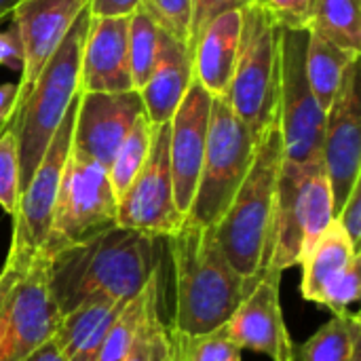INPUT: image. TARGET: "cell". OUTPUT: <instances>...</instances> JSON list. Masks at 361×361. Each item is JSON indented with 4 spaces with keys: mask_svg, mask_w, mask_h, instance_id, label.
<instances>
[{
    "mask_svg": "<svg viewBox=\"0 0 361 361\" xmlns=\"http://www.w3.org/2000/svg\"><path fill=\"white\" fill-rule=\"evenodd\" d=\"M157 237L112 226L49 260V288L59 315L89 300H131L161 271Z\"/></svg>",
    "mask_w": 361,
    "mask_h": 361,
    "instance_id": "6da1fadb",
    "label": "cell"
},
{
    "mask_svg": "<svg viewBox=\"0 0 361 361\" xmlns=\"http://www.w3.org/2000/svg\"><path fill=\"white\" fill-rule=\"evenodd\" d=\"M176 311L171 328L184 336H199L222 328L254 286L237 275L222 254L214 226L184 220L167 237Z\"/></svg>",
    "mask_w": 361,
    "mask_h": 361,
    "instance_id": "7a4b0ae2",
    "label": "cell"
},
{
    "mask_svg": "<svg viewBox=\"0 0 361 361\" xmlns=\"http://www.w3.org/2000/svg\"><path fill=\"white\" fill-rule=\"evenodd\" d=\"M283 142L277 123L258 140L254 161L243 184L214 226L216 241L228 264L250 286H256L267 267L275 226Z\"/></svg>",
    "mask_w": 361,
    "mask_h": 361,
    "instance_id": "3957f363",
    "label": "cell"
},
{
    "mask_svg": "<svg viewBox=\"0 0 361 361\" xmlns=\"http://www.w3.org/2000/svg\"><path fill=\"white\" fill-rule=\"evenodd\" d=\"M91 13L85 8L40 70L34 87L17 106L11 129L17 137L19 188L32 180L49 142L78 95L80 57ZM21 195V192H19Z\"/></svg>",
    "mask_w": 361,
    "mask_h": 361,
    "instance_id": "277c9868",
    "label": "cell"
},
{
    "mask_svg": "<svg viewBox=\"0 0 361 361\" xmlns=\"http://www.w3.org/2000/svg\"><path fill=\"white\" fill-rule=\"evenodd\" d=\"M241 38L226 102L258 140L279 123V40L275 15L254 0L241 8Z\"/></svg>",
    "mask_w": 361,
    "mask_h": 361,
    "instance_id": "5b68a950",
    "label": "cell"
},
{
    "mask_svg": "<svg viewBox=\"0 0 361 361\" xmlns=\"http://www.w3.org/2000/svg\"><path fill=\"white\" fill-rule=\"evenodd\" d=\"M332 220L334 201L324 161L307 165L281 163L275 226L264 269L283 273L300 267Z\"/></svg>",
    "mask_w": 361,
    "mask_h": 361,
    "instance_id": "8992f818",
    "label": "cell"
},
{
    "mask_svg": "<svg viewBox=\"0 0 361 361\" xmlns=\"http://www.w3.org/2000/svg\"><path fill=\"white\" fill-rule=\"evenodd\" d=\"M256 152V140L237 118L226 97H212L207 144L195 201L186 220L216 226L243 184Z\"/></svg>",
    "mask_w": 361,
    "mask_h": 361,
    "instance_id": "52a82bcc",
    "label": "cell"
},
{
    "mask_svg": "<svg viewBox=\"0 0 361 361\" xmlns=\"http://www.w3.org/2000/svg\"><path fill=\"white\" fill-rule=\"evenodd\" d=\"M118 201L99 163L70 152L40 256L51 258L116 226Z\"/></svg>",
    "mask_w": 361,
    "mask_h": 361,
    "instance_id": "ba28073f",
    "label": "cell"
},
{
    "mask_svg": "<svg viewBox=\"0 0 361 361\" xmlns=\"http://www.w3.org/2000/svg\"><path fill=\"white\" fill-rule=\"evenodd\" d=\"M59 322L49 288V260L0 269V361H25L49 343Z\"/></svg>",
    "mask_w": 361,
    "mask_h": 361,
    "instance_id": "9c48e42d",
    "label": "cell"
},
{
    "mask_svg": "<svg viewBox=\"0 0 361 361\" xmlns=\"http://www.w3.org/2000/svg\"><path fill=\"white\" fill-rule=\"evenodd\" d=\"M76 104H78V95L68 108L53 140L49 142L47 152L42 154L32 180L19 195V201L13 214L11 247L2 264L4 269H25L42 252V245L51 226L61 176L66 169V161L70 157Z\"/></svg>",
    "mask_w": 361,
    "mask_h": 361,
    "instance_id": "30bf717a",
    "label": "cell"
},
{
    "mask_svg": "<svg viewBox=\"0 0 361 361\" xmlns=\"http://www.w3.org/2000/svg\"><path fill=\"white\" fill-rule=\"evenodd\" d=\"M307 30L281 27L279 40V129L283 163L322 161L326 110L315 99L305 74Z\"/></svg>",
    "mask_w": 361,
    "mask_h": 361,
    "instance_id": "8fae6325",
    "label": "cell"
},
{
    "mask_svg": "<svg viewBox=\"0 0 361 361\" xmlns=\"http://www.w3.org/2000/svg\"><path fill=\"white\" fill-rule=\"evenodd\" d=\"M186 218L173 201V182L169 167V123L152 127L150 154L118 199L116 224L157 239L173 235Z\"/></svg>",
    "mask_w": 361,
    "mask_h": 361,
    "instance_id": "7c38bea8",
    "label": "cell"
},
{
    "mask_svg": "<svg viewBox=\"0 0 361 361\" xmlns=\"http://www.w3.org/2000/svg\"><path fill=\"white\" fill-rule=\"evenodd\" d=\"M360 61L353 63L326 110L322 161L330 180L334 216L341 212L351 188L361 178V102L357 82Z\"/></svg>",
    "mask_w": 361,
    "mask_h": 361,
    "instance_id": "4fadbf2b",
    "label": "cell"
},
{
    "mask_svg": "<svg viewBox=\"0 0 361 361\" xmlns=\"http://www.w3.org/2000/svg\"><path fill=\"white\" fill-rule=\"evenodd\" d=\"M279 286L281 273L264 269L222 328L241 351L250 349L271 357V361H296V347L281 311Z\"/></svg>",
    "mask_w": 361,
    "mask_h": 361,
    "instance_id": "5bb4252c",
    "label": "cell"
},
{
    "mask_svg": "<svg viewBox=\"0 0 361 361\" xmlns=\"http://www.w3.org/2000/svg\"><path fill=\"white\" fill-rule=\"evenodd\" d=\"M140 116H144L140 91L78 93L70 152L108 169L116 148Z\"/></svg>",
    "mask_w": 361,
    "mask_h": 361,
    "instance_id": "9a60e30c",
    "label": "cell"
},
{
    "mask_svg": "<svg viewBox=\"0 0 361 361\" xmlns=\"http://www.w3.org/2000/svg\"><path fill=\"white\" fill-rule=\"evenodd\" d=\"M209 114L212 95L197 80H192L169 121V167L173 182V201L184 218H188L190 214L199 184L207 144Z\"/></svg>",
    "mask_w": 361,
    "mask_h": 361,
    "instance_id": "2e32d148",
    "label": "cell"
},
{
    "mask_svg": "<svg viewBox=\"0 0 361 361\" xmlns=\"http://www.w3.org/2000/svg\"><path fill=\"white\" fill-rule=\"evenodd\" d=\"M89 0H19L8 13L23 47V70L19 74V102L34 87L40 70L63 40Z\"/></svg>",
    "mask_w": 361,
    "mask_h": 361,
    "instance_id": "e0dca14e",
    "label": "cell"
},
{
    "mask_svg": "<svg viewBox=\"0 0 361 361\" xmlns=\"http://www.w3.org/2000/svg\"><path fill=\"white\" fill-rule=\"evenodd\" d=\"M129 17L89 19L78 93H125L135 91L129 70Z\"/></svg>",
    "mask_w": 361,
    "mask_h": 361,
    "instance_id": "ac0fdd59",
    "label": "cell"
},
{
    "mask_svg": "<svg viewBox=\"0 0 361 361\" xmlns=\"http://www.w3.org/2000/svg\"><path fill=\"white\" fill-rule=\"evenodd\" d=\"M243 15L241 8L218 15L192 47V78L212 95L226 97L237 63Z\"/></svg>",
    "mask_w": 361,
    "mask_h": 361,
    "instance_id": "d6986e66",
    "label": "cell"
},
{
    "mask_svg": "<svg viewBox=\"0 0 361 361\" xmlns=\"http://www.w3.org/2000/svg\"><path fill=\"white\" fill-rule=\"evenodd\" d=\"M192 80V55L188 47L163 32L157 63L140 89L144 114L152 127L171 121Z\"/></svg>",
    "mask_w": 361,
    "mask_h": 361,
    "instance_id": "ffe728a7",
    "label": "cell"
},
{
    "mask_svg": "<svg viewBox=\"0 0 361 361\" xmlns=\"http://www.w3.org/2000/svg\"><path fill=\"white\" fill-rule=\"evenodd\" d=\"M129 300H89L59 315L53 343L66 361H97L102 345Z\"/></svg>",
    "mask_w": 361,
    "mask_h": 361,
    "instance_id": "44dd1931",
    "label": "cell"
},
{
    "mask_svg": "<svg viewBox=\"0 0 361 361\" xmlns=\"http://www.w3.org/2000/svg\"><path fill=\"white\" fill-rule=\"evenodd\" d=\"M360 256L361 252L353 247V243L349 241L343 226L336 220H332L330 226L322 233V237L313 245V250L307 254V258L300 262V267H302V283H300L302 298L317 302L322 292L334 279H338L349 269V264Z\"/></svg>",
    "mask_w": 361,
    "mask_h": 361,
    "instance_id": "7402d4cb",
    "label": "cell"
},
{
    "mask_svg": "<svg viewBox=\"0 0 361 361\" xmlns=\"http://www.w3.org/2000/svg\"><path fill=\"white\" fill-rule=\"evenodd\" d=\"M360 61V55L341 49L326 36L307 27L305 42V74L309 87L324 110L334 102L347 70Z\"/></svg>",
    "mask_w": 361,
    "mask_h": 361,
    "instance_id": "603a6c76",
    "label": "cell"
},
{
    "mask_svg": "<svg viewBox=\"0 0 361 361\" xmlns=\"http://www.w3.org/2000/svg\"><path fill=\"white\" fill-rule=\"evenodd\" d=\"M357 351H361V317L345 311L332 315L330 322L307 338L296 357L302 361H353Z\"/></svg>",
    "mask_w": 361,
    "mask_h": 361,
    "instance_id": "cb8c5ba5",
    "label": "cell"
},
{
    "mask_svg": "<svg viewBox=\"0 0 361 361\" xmlns=\"http://www.w3.org/2000/svg\"><path fill=\"white\" fill-rule=\"evenodd\" d=\"M307 27L361 55V0H313Z\"/></svg>",
    "mask_w": 361,
    "mask_h": 361,
    "instance_id": "d4e9b609",
    "label": "cell"
},
{
    "mask_svg": "<svg viewBox=\"0 0 361 361\" xmlns=\"http://www.w3.org/2000/svg\"><path fill=\"white\" fill-rule=\"evenodd\" d=\"M152 144V125L148 123L146 114L135 121L127 137L116 148L110 165H108V180L116 195V201L125 195L129 184L135 180L140 169L144 167Z\"/></svg>",
    "mask_w": 361,
    "mask_h": 361,
    "instance_id": "484cf974",
    "label": "cell"
},
{
    "mask_svg": "<svg viewBox=\"0 0 361 361\" xmlns=\"http://www.w3.org/2000/svg\"><path fill=\"white\" fill-rule=\"evenodd\" d=\"M161 34L163 30L157 25V21L148 15V11L142 4L129 15L127 49H129V70H131V80H133L135 91H140L146 85L157 63Z\"/></svg>",
    "mask_w": 361,
    "mask_h": 361,
    "instance_id": "4316f807",
    "label": "cell"
},
{
    "mask_svg": "<svg viewBox=\"0 0 361 361\" xmlns=\"http://www.w3.org/2000/svg\"><path fill=\"white\" fill-rule=\"evenodd\" d=\"M159 283L161 273L154 277L150 286V294L146 300L144 315L140 319L137 332L133 336V343L129 347V353L125 361H163L167 347H169V328L161 322L159 315Z\"/></svg>",
    "mask_w": 361,
    "mask_h": 361,
    "instance_id": "83f0119b",
    "label": "cell"
},
{
    "mask_svg": "<svg viewBox=\"0 0 361 361\" xmlns=\"http://www.w3.org/2000/svg\"><path fill=\"white\" fill-rule=\"evenodd\" d=\"M159 273H154L150 277V281L144 286V290L123 307V311L114 319V324H112V328H110V332H108V336H106V341L102 345L97 361H125L127 353H129V347L133 343V336L137 332L140 319L144 315L146 300H148V294H150V286H152V281H154V277Z\"/></svg>",
    "mask_w": 361,
    "mask_h": 361,
    "instance_id": "f1b7e54d",
    "label": "cell"
},
{
    "mask_svg": "<svg viewBox=\"0 0 361 361\" xmlns=\"http://www.w3.org/2000/svg\"><path fill=\"white\" fill-rule=\"evenodd\" d=\"M142 6L165 34L186 47L190 44L192 0H142Z\"/></svg>",
    "mask_w": 361,
    "mask_h": 361,
    "instance_id": "f546056e",
    "label": "cell"
},
{
    "mask_svg": "<svg viewBox=\"0 0 361 361\" xmlns=\"http://www.w3.org/2000/svg\"><path fill=\"white\" fill-rule=\"evenodd\" d=\"M180 338L184 361H241V349L228 338L224 328L199 336L180 334Z\"/></svg>",
    "mask_w": 361,
    "mask_h": 361,
    "instance_id": "4dcf8cb0",
    "label": "cell"
},
{
    "mask_svg": "<svg viewBox=\"0 0 361 361\" xmlns=\"http://www.w3.org/2000/svg\"><path fill=\"white\" fill-rule=\"evenodd\" d=\"M19 157L17 137L8 127L0 133V207L4 214L13 216L19 201Z\"/></svg>",
    "mask_w": 361,
    "mask_h": 361,
    "instance_id": "1f68e13d",
    "label": "cell"
},
{
    "mask_svg": "<svg viewBox=\"0 0 361 361\" xmlns=\"http://www.w3.org/2000/svg\"><path fill=\"white\" fill-rule=\"evenodd\" d=\"M254 0H192V21H190V44L188 51L192 55V47L197 38L203 34V30L222 13L226 11H237L247 6Z\"/></svg>",
    "mask_w": 361,
    "mask_h": 361,
    "instance_id": "d6a6232c",
    "label": "cell"
},
{
    "mask_svg": "<svg viewBox=\"0 0 361 361\" xmlns=\"http://www.w3.org/2000/svg\"><path fill=\"white\" fill-rule=\"evenodd\" d=\"M277 19L281 27L307 30L313 0H260Z\"/></svg>",
    "mask_w": 361,
    "mask_h": 361,
    "instance_id": "836d02e7",
    "label": "cell"
},
{
    "mask_svg": "<svg viewBox=\"0 0 361 361\" xmlns=\"http://www.w3.org/2000/svg\"><path fill=\"white\" fill-rule=\"evenodd\" d=\"M334 220L343 226V231L347 233L353 247L361 252V178L351 188L347 201L343 203V207L334 216Z\"/></svg>",
    "mask_w": 361,
    "mask_h": 361,
    "instance_id": "e575fe53",
    "label": "cell"
},
{
    "mask_svg": "<svg viewBox=\"0 0 361 361\" xmlns=\"http://www.w3.org/2000/svg\"><path fill=\"white\" fill-rule=\"evenodd\" d=\"M23 47L19 42V36L15 32V27L11 25L6 32L0 30V66L2 68H8V70H15L21 74L23 70Z\"/></svg>",
    "mask_w": 361,
    "mask_h": 361,
    "instance_id": "d590c367",
    "label": "cell"
},
{
    "mask_svg": "<svg viewBox=\"0 0 361 361\" xmlns=\"http://www.w3.org/2000/svg\"><path fill=\"white\" fill-rule=\"evenodd\" d=\"M142 0H89L87 8L93 17H129Z\"/></svg>",
    "mask_w": 361,
    "mask_h": 361,
    "instance_id": "8d00e7d4",
    "label": "cell"
},
{
    "mask_svg": "<svg viewBox=\"0 0 361 361\" xmlns=\"http://www.w3.org/2000/svg\"><path fill=\"white\" fill-rule=\"evenodd\" d=\"M17 102H19L17 82H0V133L11 127L17 110Z\"/></svg>",
    "mask_w": 361,
    "mask_h": 361,
    "instance_id": "74e56055",
    "label": "cell"
},
{
    "mask_svg": "<svg viewBox=\"0 0 361 361\" xmlns=\"http://www.w3.org/2000/svg\"><path fill=\"white\" fill-rule=\"evenodd\" d=\"M25 361H66L61 357V353H59V349H57V345L53 343V338L49 341V343H44L40 349H36L30 357Z\"/></svg>",
    "mask_w": 361,
    "mask_h": 361,
    "instance_id": "f35d334b",
    "label": "cell"
},
{
    "mask_svg": "<svg viewBox=\"0 0 361 361\" xmlns=\"http://www.w3.org/2000/svg\"><path fill=\"white\" fill-rule=\"evenodd\" d=\"M163 361H184V353H182V338L180 334L169 326V347L165 353Z\"/></svg>",
    "mask_w": 361,
    "mask_h": 361,
    "instance_id": "ab89813d",
    "label": "cell"
},
{
    "mask_svg": "<svg viewBox=\"0 0 361 361\" xmlns=\"http://www.w3.org/2000/svg\"><path fill=\"white\" fill-rule=\"evenodd\" d=\"M17 2H19V0H0V21L13 11V6H15Z\"/></svg>",
    "mask_w": 361,
    "mask_h": 361,
    "instance_id": "60d3db41",
    "label": "cell"
}]
</instances>
